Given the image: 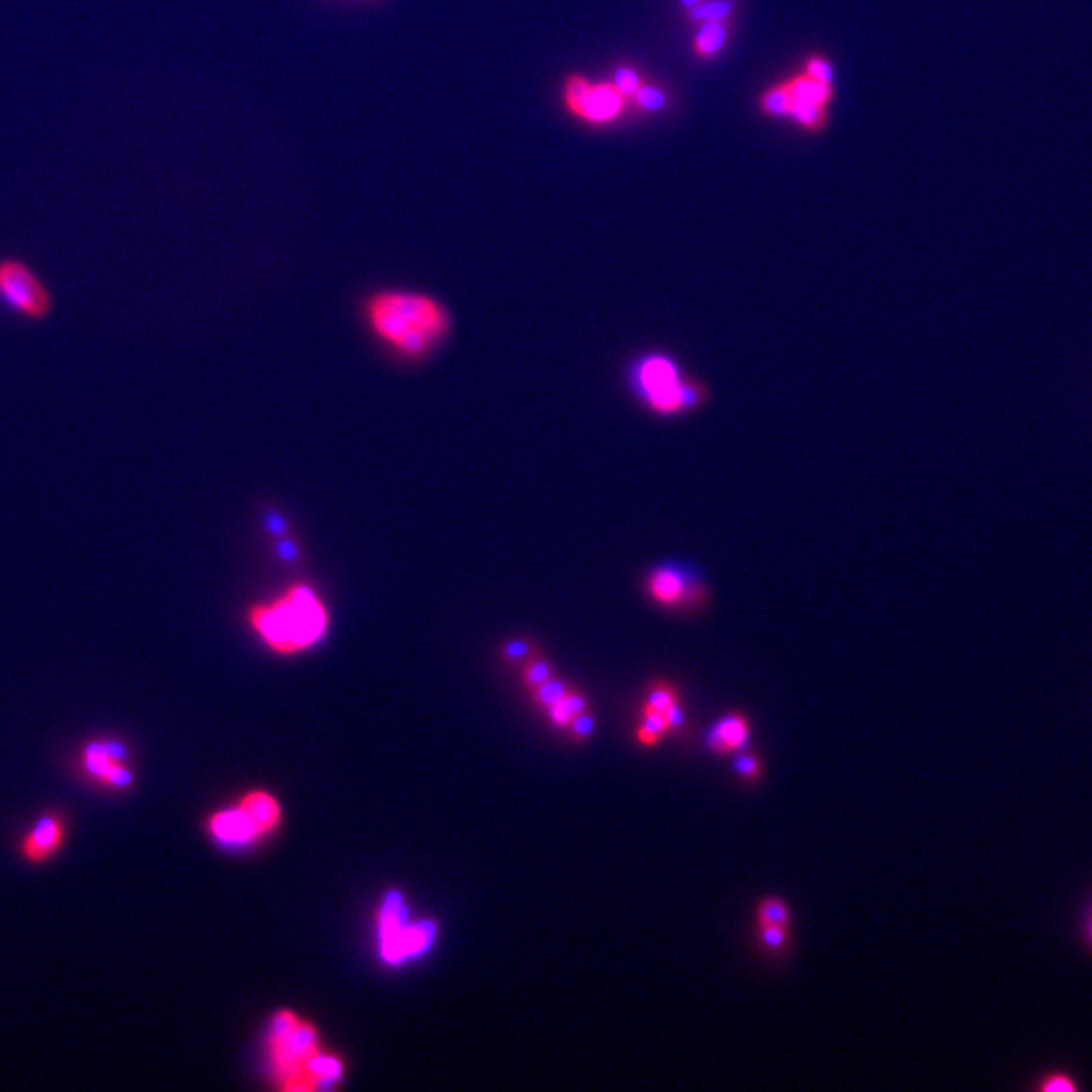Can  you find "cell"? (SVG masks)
<instances>
[{
	"instance_id": "6da1fadb",
	"label": "cell",
	"mask_w": 1092,
	"mask_h": 1092,
	"mask_svg": "<svg viewBox=\"0 0 1092 1092\" xmlns=\"http://www.w3.org/2000/svg\"><path fill=\"white\" fill-rule=\"evenodd\" d=\"M365 316L372 334L409 360L433 353L451 328L447 310L430 295L416 292L374 293Z\"/></svg>"
},
{
	"instance_id": "7a4b0ae2",
	"label": "cell",
	"mask_w": 1092,
	"mask_h": 1092,
	"mask_svg": "<svg viewBox=\"0 0 1092 1092\" xmlns=\"http://www.w3.org/2000/svg\"><path fill=\"white\" fill-rule=\"evenodd\" d=\"M247 621L272 652L293 656L323 640L330 626V616L314 587L293 583L274 600L253 605L247 611Z\"/></svg>"
},
{
	"instance_id": "3957f363",
	"label": "cell",
	"mask_w": 1092,
	"mask_h": 1092,
	"mask_svg": "<svg viewBox=\"0 0 1092 1092\" xmlns=\"http://www.w3.org/2000/svg\"><path fill=\"white\" fill-rule=\"evenodd\" d=\"M633 389L647 407L660 416L684 413V377L676 363L663 354L644 356L633 367Z\"/></svg>"
},
{
	"instance_id": "277c9868",
	"label": "cell",
	"mask_w": 1092,
	"mask_h": 1092,
	"mask_svg": "<svg viewBox=\"0 0 1092 1092\" xmlns=\"http://www.w3.org/2000/svg\"><path fill=\"white\" fill-rule=\"evenodd\" d=\"M0 304L25 320H45L53 310V295L29 263L16 258L0 260Z\"/></svg>"
},
{
	"instance_id": "5b68a950",
	"label": "cell",
	"mask_w": 1092,
	"mask_h": 1092,
	"mask_svg": "<svg viewBox=\"0 0 1092 1092\" xmlns=\"http://www.w3.org/2000/svg\"><path fill=\"white\" fill-rule=\"evenodd\" d=\"M626 95L611 83H591L589 79L573 76L565 85V102L570 111L589 123H607L617 120L626 109Z\"/></svg>"
},
{
	"instance_id": "8992f818",
	"label": "cell",
	"mask_w": 1092,
	"mask_h": 1092,
	"mask_svg": "<svg viewBox=\"0 0 1092 1092\" xmlns=\"http://www.w3.org/2000/svg\"><path fill=\"white\" fill-rule=\"evenodd\" d=\"M646 595L668 609H698L707 603V589L680 567L662 565L646 577Z\"/></svg>"
},
{
	"instance_id": "52a82bcc",
	"label": "cell",
	"mask_w": 1092,
	"mask_h": 1092,
	"mask_svg": "<svg viewBox=\"0 0 1092 1092\" xmlns=\"http://www.w3.org/2000/svg\"><path fill=\"white\" fill-rule=\"evenodd\" d=\"M399 908L391 903H386L383 919H381V935H383V957L391 963H397L400 959H407L411 955L419 953L430 945L433 931H425L421 924L407 926L400 921Z\"/></svg>"
},
{
	"instance_id": "ba28073f",
	"label": "cell",
	"mask_w": 1092,
	"mask_h": 1092,
	"mask_svg": "<svg viewBox=\"0 0 1092 1092\" xmlns=\"http://www.w3.org/2000/svg\"><path fill=\"white\" fill-rule=\"evenodd\" d=\"M63 840H65L63 817L57 814H47L32 826V830L23 840L21 850L27 860L41 864V861L49 860L63 846Z\"/></svg>"
},
{
	"instance_id": "9c48e42d",
	"label": "cell",
	"mask_w": 1092,
	"mask_h": 1092,
	"mask_svg": "<svg viewBox=\"0 0 1092 1092\" xmlns=\"http://www.w3.org/2000/svg\"><path fill=\"white\" fill-rule=\"evenodd\" d=\"M209 831L213 833V838L219 840L221 844L225 846H241V844H249L253 838H258L260 833L253 828V824L249 821V817L239 810H225V812H219L215 816L211 817L209 821Z\"/></svg>"
},
{
	"instance_id": "30bf717a",
	"label": "cell",
	"mask_w": 1092,
	"mask_h": 1092,
	"mask_svg": "<svg viewBox=\"0 0 1092 1092\" xmlns=\"http://www.w3.org/2000/svg\"><path fill=\"white\" fill-rule=\"evenodd\" d=\"M749 735L747 719L742 714H728L708 733V747L719 754L737 753L747 747Z\"/></svg>"
},
{
	"instance_id": "8fae6325",
	"label": "cell",
	"mask_w": 1092,
	"mask_h": 1092,
	"mask_svg": "<svg viewBox=\"0 0 1092 1092\" xmlns=\"http://www.w3.org/2000/svg\"><path fill=\"white\" fill-rule=\"evenodd\" d=\"M239 810L249 817V821L253 824V828L258 830L260 836L265 831L274 830L279 821L277 801L263 791H253V793L246 795L239 803Z\"/></svg>"
},
{
	"instance_id": "7c38bea8",
	"label": "cell",
	"mask_w": 1092,
	"mask_h": 1092,
	"mask_svg": "<svg viewBox=\"0 0 1092 1092\" xmlns=\"http://www.w3.org/2000/svg\"><path fill=\"white\" fill-rule=\"evenodd\" d=\"M122 754V747L116 742H109V745L93 742L83 751V767L95 781L106 784L109 773L120 763Z\"/></svg>"
},
{
	"instance_id": "4fadbf2b",
	"label": "cell",
	"mask_w": 1092,
	"mask_h": 1092,
	"mask_svg": "<svg viewBox=\"0 0 1092 1092\" xmlns=\"http://www.w3.org/2000/svg\"><path fill=\"white\" fill-rule=\"evenodd\" d=\"M785 85H787V90L791 93V97L800 100V102L830 106L831 100H833V85L831 83L810 78L803 71H801L800 76L785 81Z\"/></svg>"
},
{
	"instance_id": "5bb4252c",
	"label": "cell",
	"mask_w": 1092,
	"mask_h": 1092,
	"mask_svg": "<svg viewBox=\"0 0 1092 1092\" xmlns=\"http://www.w3.org/2000/svg\"><path fill=\"white\" fill-rule=\"evenodd\" d=\"M728 37V21H707L700 23V29L694 37V51L698 57L710 60L719 55L726 45Z\"/></svg>"
},
{
	"instance_id": "9a60e30c",
	"label": "cell",
	"mask_w": 1092,
	"mask_h": 1092,
	"mask_svg": "<svg viewBox=\"0 0 1092 1092\" xmlns=\"http://www.w3.org/2000/svg\"><path fill=\"white\" fill-rule=\"evenodd\" d=\"M787 118H791L793 122L801 126L803 130H807V132H819L828 123V106L800 102V100L791 97V108H789V116Z\"/></svg>"
},
{
	"instance_id": "2e32d148",
	"label": "cell",
	"mask_w": 1092,
	"mask_h": 1092,
	"mask_svg": "<svg viewBox=\"0 0 1092 1092\" xmlns=\"http://www.w3.org/2000/svg\"><path fill=\"white\" fill-rule=\"evenodd\" d=\"M791 108V93L787 85H775L761 95V109L771 118H787Z\"/></svg>"
},
{
	"instance_id": "e0dca14e",
	"label": "cell",
	"mask_w": 1092,
	"mask_h": 1092,
	"mask_svg": "<svg viewBox=\"0 0 1092 1092\" xmlns=\"http://www.w3.org/2000/svg\"><path fill=\"white\" fill-rule=\"evenodd\" d=\"M686 11H688L690 21L700 25L707 21H726L728 16L733 15L735 4H733V0H712V2H705V4H696Z\"/></svg>"
},
{
	"instance_id": "ac0fdd59",
	"label": "cell",
	"mask_w": 1092,
	"mask_h": 1092,
	"mask_svg": "<svg viewBox=\"0 0 1092 1092\" xmlns=\"http://www.w3.org/2000/svg\"><path fill=\"white\" fill-rule=\"evenodd\" d=\"M759 924H779V926H789V908L785 905L784 900L779 898H767L763 900L759 908Z\"/></svg>"
},
{
	"instance_id": "d6986e66",
	"label": "cell",
	"mask_w": 1092,
	"mask_h": 1092,
	"mask_svg": "<svg viewBox=\"0 0 1092 1092\" xmlns=\"http://www.w3.org/2000/svg\"><path fill=\"white\" fill-rule=\"evenodd\" d=\"M633 100L637 102L640 108L646 109V111H660L668 104L666 93L660 88H656V85H642L637 90V93L633 95Z\"/></svg>"
},
{
	"instance_id": "ffe728a7",
	"label": "cell",
	"mask_w": 1092,
	"mask_h": 1092,
	"mask_svg": "<svg viewBox=\"0 0 1092 1092\" xmlns=\"http://www.w3.org/2000/svg\"><path fill=\"white\" fill-rule=\"evenodd\" d=\"M676 688L670 686V684H666V682H660L647 694L646 707L656 708V710L663 712L666 708H670L672 705H676Z\"/></svg>"
},
{
	"instance_id": "44dd1931",
	"label": "cell",
	"mask_w": 1092,
	"mask_h": 1092,
	"mask_svg": "<svg viewBox=\"0 0 1092 1092\" xmlns=\"http://www.w3.org/2000/svg\"><path fill=\"white\" fill-rule=\"evenodd\" d=\"M614 85L626 97H633L644 83L633 67H617L616 74H614Z\"/></svg>"
},
{
	"instance_id": "7402d4cb",
	"label": "cell",
	"mask_w": 1092,
	"mask_h": 1092,
	"mask_svg": "<svg viewBox=\"0 0 1092 1092\" xmlns=\"http://www.w3.org/2000/svg\"><path fill=\"white\" fill-rule=\"evenodd\" d=\"M535 690H537V700L542 707H553L554 702H558L565 694L569 693L567 686L554 677H549L547 682L535 686Z\"/></svg>"
},
{
	"instance_id": "603a6c76",
	"label": "cell",
	"mask_w": 1092,
	"mask_h": 1092,
	"mask_svg": "<svg viewBox=\"0 0 1092 1092\" xmlns=\"http://www.w3.org/2000/svg\"><path fill=\"white\" fill-rule=\"evenodd\" d=\"M759 938H761V943H763L767 949H771V951H779V949H784V945L787 943V926H779V924H761Z\"/></svg>"
},
{
	"instance_id": "cb8c5ba5",
	"label": "cell",
	"mask_w": 1092,
	"mask_h": 1092,
	"mask_svg": "<svg viewBox=\"0 0 1092 1092\" xmlns=\"http://www.w3.org/2000/svg\"><path fill=\"white\" fill-rule=\"evenodd\" d=\"M803 74H805V76H810V78L831 83V79H833V67H831V63L828 62L826 57H821V55H812V57H807V62L803 65Z\"/></svg>"
},
{
	"instance_id": "d4e9b609",
	"label": "cell",
	"mask_w": 1092,
	"mask_h": 1092,
	"mask_svg": "<svg viewBox=\"0 0 1092 1092\" xmlns=\"http://www.w3.org/2000/svg\"><path fill=\"white\" fill-rule=\"evenodd\" d=\"M549 677H553V668L544 660H535V662L528 663L526 670H524V682L535 688L539 686L542 682H547Z\"/></svg>"
},
{
	"instance_id": "484cf974",
	"label": "cell",
	"mask_w": 1092,
	"mask_h": 1092,
	"mask_svg": "<svg viewBox=\"0 0 1092 1092\" xmlns=\"http://www.w3.org/2000/svg\"><path fill=\"white\" fill-rule=\"evenodd\" d=\"M735 769H737V773H739L742 779H747V781H756V779L761 777V773H763V763H761L754 754L745 753L740 754L739 759H737Z\"/></svg>"
},
{
	"instance_id": "4316f807",
	"label": "cell",
	"mask_w": 1092,
	"mask_h": 1092,
	"mask_svg": "<svg viewBox=\"0 0 1092 1092\" xmlns=\"http://www.w3.org/2000/svg\"><path fill=\"white\" fill-rule=\"evenodd\" d=\"M642 726H646L647 731L656 733L658 737L672 733V731H670V726H668L666 716H663V712L656 710V708L644 707V712H642Z\"/></svg>"
},
{
	"instance_id": "83f0119b",
	"label": "cell",
	"mask_w": 1092,
	"mask_h": 1092,
	"mask_svg": "<svg viewBox=\"0 0 1092 1092\" xmlns=\"http://www.w3.org/2000/svg\"><path fill=\"white\" fill-rule=\"evenodd\" d=\"M1040 1091L1044 1092H1075L1077 1091V1082L1068 1075H1048L1044 1078V1082L1040 1084Z\"/></svg>"
},
{
	"instance_id": "f1b7e54d",
	"label": "cell",
	"mask_w": 1092,
	"mask_h": 1092,
	"mask_svg": "<svg viewBox=\"0 0 1092 1092\" xmlns=\"http://www.w3.org/2000/svg\"><path fill=\"white\" fill-rule=\"evenodd\" d=\"M570 728H573V733H575L577 739H587L591 735V731H593V719L587 712H581V714H577L570 721Z\"/></svg>"
},
{
	"instance_id": "f546056e",
	"label": "cell",
	"mask_w": 1092,
	"mask_h": 1092,
	"mask_svg": "<svg viewBox=\"0 0 1092 1092\" xmlns=\"http://www.w3.org/2000/svg\"><path fill=\"white\" fill-rule=\"evenodd\" d=\"M663 716H666V721H668L670 731H677V728L684 724V710H682V707H680L677 702L676 705H672L670 708H666V710H663Z\"/></svg>"
},
{
	"instance_id": "4dcf8cb0",
	"label": "cell",
	"mask_w": 1092,
	"mask_h": 1092,
	"mask_svg": "<svg viewBox=\"0 0 1092 1092\" xmlns=\"http://www.w3.org/2000/svg\"><path fill=\"white\" fill-rule=\"evenodd\" d=\"M658 739H660V737H658L656 733L647 731L646 726H640V731H637V740H640L642 745H656Z\"/></svg>"
},
{
	"instance_id": "1f68e13d",
	"label": "cell",
	"mask_w": 1092,
	"mask_h": 1092,
	"mask_svg": "<svg viewBox=\"0 0 1092 1092\" xmlns=\"http://www.w3.org/2000/svg\"><path fill=\"white\" fill-rule=\"evenodd\" d=\"M680 4H682L684 9H693L696 4H700V0H680Z\"/></svg>"
},
{
	"instance_id": "d6a6232c",
	"label": "cell",
	"mask_w": 1092,
	"mask_h": 1092,
	"mask_svg": "<svg viewBox=\"0 0 1092 1092\" xmlns=\"http://www.w3.org/2000/svg\"><path fill=\"white\" fill-rule=\"evenodd\" d=\"M1091 937H1092V926H1091Z\"/></svg>"
}]
</instances>
